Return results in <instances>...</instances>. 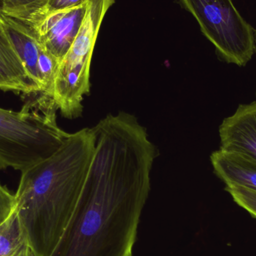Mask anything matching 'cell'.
Listing matches in <instances>:
<instances>
[{
	"label": "cell",
	"mask_w": 256,
	"mask_h": 256,
	"mask_svg": "<svg viewBox=\"0 0 256 256\" xmlns=\"http://www.w3.org/2000/svg\"><path fill=\"white\" fill-rule=\"evenodd\" d=\"M60 62L42 48L38 62L42 94L52 98L54 80Z\"/></svg>",
	"instance_id": "4fadbf2b"
},
{
	"label": "cell",
	"mask_w": 256,
	"mask_h": 256,
	"mask_svg": "<svg viewBox=\"0 0 256 256\" xmlns=\"http://www.w3.org/2000/svg\"><path fill=\"white\" fill-rule=\"evenodd\" d=\"M52 98L40 94L20 112L0 108V170L21 172L54 154L69 134L58 127Z\"/></svg>",
	"instance_id": "3957f363"
},
{
	"label": "cell",
	"mask_w": 256,
	"mask_h": 256,
	"mask_svg": "<svg viewBox=\"0 0 256 256\" xmlns=\"http://www.w3.org/2000/svg\"><path fill=\"white\" fill-rule=\"evenodd\" d=\"M49 0H1V12L6 16L28 24L38 16Z\"/></svg>",
	"instance_id": "7c38bea8"
},
{
	"label": "cell",
	"mask_w": 256,
	"mask_h": 256,
	"mask_svg": "<svg viewBox=\"0 0 256 256\" xmlns=\"http://www.w3.org/2000/svg\"><path fill=\"white\" fill-rule=\"evenodd\" d=\"M220 148L239 152L256 160V102L239 105L219 128Z\"/></svg>",
	"instance_id": "52a82bcc"
},
{
	"label": "cell",
	"mask_w": 256,
	"mask_h": 256,
	"mask_svg": "<svg viewBox=\"0 0 256 256\" xmlns=\"http://www.w3.org/2000/svg\"><path fill=\"white\" fill-rule=\"evenodd\" d=\"M0 256H36L16 210L0 226Z\"/></svg>",
	"instance_id": "8fae6325"
},
{
	"label": "cell",
	"mask_w": 256,
	"mask_h": 256,
	"mask_svg": "<svg viewBox=\"0 0 256 256\" xmlns=\"http://www.w3.org/2000/svg\"><path fill=\"white\" fill-rule=\"evenodd\" d=\"M85 1L86 0H49L43 12L38 16H36L30 24H26V25H30V24L34 22L36 20L38 19L40 16H44L46 14L50 13V12L74 7V6H78V4H81Z\"/></svg>",
	"instance_id": "2e32d148"
},
{
	"label": "cell",
	"mask_w": 256,
	"mask_h": 256,
	"mask_svg": "<svg viewBox=\"0 0 256 256\" xmlns=\"http://www.w3.org/2000/svg\"><path fill=\"white\" fill-rule=\"evenodd\" d=\"M255 36H256V30H255Z\"/></svg>",
	"instance_id": "e0dca14e"
},
{
	"label": "cell",
	"mask_w": 256,
	"mask_h": 256,
	"mask_svg": "<svg viewBox=\"0 0 256 256\" xmlns=\"http://www.w3.org/2000/svg\"><path fill=\"white\" fill-rule=\"evenodd\" d=\"M16 197L0 184V226L14 212Z\"/></svg>",
	"instance_id": "9a60e30c"
},
{
	"label": "cell",
	"mask_w": 256,
	"mask_h": 256,
	"mask_svg": "<svg viewBox=\"0 0 256 256\" xmlns=\"http://www.w3.org/2000/svg\"><path fill=\"white\" fill-rule=\"evenodd\" d=\"M88 0L74 7L50 12L28 25L40 46L61 62L73 44L88 9Z\"/></svg>",
	"instance_id": "8992f818"
},
{
	"label": "cell",
	"mask_w": 256,
	"mask_h": 256,
	"mask_svg": "<svg viewBox=\"0 0 256 256\" xmlns=\"http://www.w3.org/2000/svg\"><path fill=\"white\" fill-rule=\"evenodd\" d=\"M225 190L230 194L238 206L256 219V191L238 186H226Z\"/></svg>",
	"instance_id": "5bb4252c"
},
{
	"label": "cell",
	"mask_w": 256,
	"mask_h": 256,
	"mask_svg": "<svg viewBox=\"0 0 256 256\" xmlns=\"http://www.w3.org/2000/svg\"><path fill=\"white\" fill-rule=\"evenodd\" d=\"M2 16L15 48L27 72L39 86L42 92L38 70V62L42 46L36 33L26 24L4 14H2Z\"/></svg>",
	"instance_id": "30bf717a"
},
{
	"label": "cell",
	"mask_w": 256,
	"mask_h": 256,
	"mask_svg": "<svg viewBox=\"0 0 256 256\" xmlns=\"http://www.w3.org/2000/svg\"><path fill=\"white\" fill-rule=\"evenodd\" d=\"M195 18L218 57L244 67L256 54L254 27L245 20L233 0H178Z\"/></svg>",
	"instance_id": "5b68a950"
},
{
	"label": "cell",
	"mask_w": 256,
	"mask_h": 256,
	"mask_svg": "<svg viewBox=\"0 0 256 256\" xmlns=\"http://www.w3.org/2000/svg\"><path fill=\"white\" fill-rule=\"evenodd\" d=\"M214 172L226 186H238L256 191V160L232 150H215L210 155Z\"/></svg>",
	"instance_id": "9c48e42d"
},
{
	"label": "cell",
	"mask_w": 256,
	"mask_h": 256,
	"mask_svg": "<svg viewBox=\"0 0 256 256\" xmlns=\"http://www.w3.org/2000/svg\"><path fill=\"white\" fill-rule=\"evenodd\" d=\"M96 154L93 128L69 134L46 159L22 172L16 197L20 222L36 256H56L68 231Z\"/></svg>",
	"instance_id": "7a4b0ae2"
},
{
	"label": "cell",
	"mask_w": 256,
	"mask_h": 256,
	"mask_svg": "<svg viewBox=\"0 0 256 256\" xmlns=\"http://www.w3.org/2000/svg\"><path fill=\"white\" fill-rule=\"evenodd\" d=\"M92 128L96 154L56 256H132L156 150L127 112L108 115Z\"/></svg>",
	"instance_id": "6da1fadb"
},
{
	"label": "cell",
	"mask_w": 256,
	"mask_h": 256,
	"mask_svg": "<svg viewBox=\"0 0 256 256\" xmlns=\"http://www.w3.org/2000/svg\"><path fill=\"white\" fill-rule=\"evenodd\" d=\"M0 90L24 94L42 93L27 72L0 12Z\"/></svg>",
	"instance_id": "ba28073f"
},
{
	"label": "cell",
	"mask_w": 256,
	"mask_h": 256,
	"mask_svg": "<svg viewBox=\"0 0 256 256\" xmlns=\"http://www.w3.org/2000/svg\"><path fill=\"white\" fill-rule=\"evenodd\" d=\"M115 1L88 0L79 32L58 66L52 99L66 118H75L82 112V100L90 92V67L94 45L105 15Z\"/></svg>",
	"instance_id": "277c9868"
}]
</instances>
